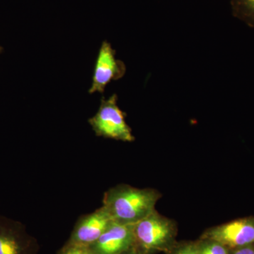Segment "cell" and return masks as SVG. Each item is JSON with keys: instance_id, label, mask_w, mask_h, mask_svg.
<instances>
[{"instance_id": "cell-1", "label": "cell", "mask_w": 254, "mask_h": 254, "mask_svg": "<svg viewBox=\"0 0 254 254\" xmlns=\"http://www.w3.org/2000/svg\"><path fill=\"white\" fill-rule=\"evenodd\" d=\"M161 196V193L155 189L120 185L105 192L103 206L114 222L135 225L154 211Z\"/></svg>"}, {"instance_id": "cell-2", "label": "cell", "mask_w": 254, "mask_h": 254, "mask_svg": "<svg viewBox=\"0 0 254 254\" xmlns=\"http://www.w3.org/2000/svg\"><path fill=\"white\" fill-rule=\"evenodd\" d=\"M177 222L156 210L133 225V247L141 254L165 252L177 242Z\"/></svg>"}, {"instance_id": "cell-3", "label": "cell", "mask_w": 254, "mask_h": 254, "mask_svg": "<svg viewBox=\"0 0 254 254\" xmlns=\"http://www.w3.org/2000/svg\"><path fill=\"white\" fill-rule=\"evenodd\" d=\"M118 96L114 93L108 99L103 96L99 109L88 120L97 136L124 142H133L135 137L126 122V113L118 105Z\"/></svg>"}, {"instance_id": "cell-4", "label": "cell", "mask_w": 254, "mask_h": 254, "mask_svg": "<svg viewBox=\"0 0 254 254\" xmlns=\"http://www.w3.org/2000/svg\"><path fill=\"white\" fill-rule=\"evenodd\" d=\"M200 238L220 242L229 250L254 244V217L237 219L208 228Z\"/></svg>"}, {"instance_id": "cell-5", "label": "cell", "mask_w": 254, "mask_h": 254, "mask_svg": "<svg viewBox=\"0 0 254 254\" xmlns=\"http://www.w3.org/2000/svg\"><path fill=\"white\" fill-rule=\"evenodd\" d=\"M126 71V65L122 60L117 59L116 51L111 44L108 41H103L95 62L92 85L88 93H104L110 82L121 79Z\"/></svg>"}, {"instance_id": "cell-6", "label": "cell", "mask_w": 254, "mask_h": 254, "mask_svg": "<svg viewBox=\"0 0 254 254\" xmlns=\"http://www.w3.org/2000/svg\"><path fill=\"white\" fill-rule=\"evenodd\" d=\"M38 250L22 223L0 215V254H38Z\"/></svg>"}, {"instance_id": "cell-7", "label": "cell", "mask_w": 254, "mask_h": 254, "mask_svg": "<svg viewBox=\"0 0 254 254\" xmlns=\"http://www.w3.org/2000/svg\"><path fill=\"white\" fill-rule=\"evenodd\" d=\"M113 222L109 213L102 206L78 220L68 242L91 247Z\"/></svg>"}, {"instance_id": "cell-8", "label": "cell", "mask_w": 254, "mask_h": 254, "mask_svg": "<svg viewBox=\"0 0 254 254\" xmlns=\"http://www.w3.org/2000/svg\"><path fill=\"white\" fill-rule=\"evenodd\" d=\"M133 225L113 222L91 248L95 254H123L133 247Z\"/></svg>"}, {"instance_id": "cell-9", "label": "cell", "mask_w": 254, "mask_h": 254, "mask_svg": "<svg viewBox=\"0 0 254 254\" xmlns=\"http://www.w3.org/2000/svg\"><path fill=\"white\" fill-rule=\"evenodd\" d=\"M232 15L254 29V0H230Z\"/></svg>"}, {"instance_id": "cell-10", "label": "cell", "mask_w": 254, "mask_h": 254, "mask_svg": "<svg viewBox=\"0 0 254 254\" xmlns=\"http://www.w3.org/2000/svg\"><path fill=\"white\" fill-rule=\"evenodd\" d=\"M195 243L200 254H230V250L217 241L199 238Z\"/></svg>"}, {"instance_id": "cell-11", "label": "cell", "mask_w": 254, "mask_h": 254, "mask_svg": "<svg viewBox=\"0 0 254 254\" xmlns=\"http://www.w3.org/2000/svg\"><path fill=\"white\" fill-rule=\"evenodd\" d=\"M166 254H200L195 242H177Z\"/></svg>"}, {"instance_id": "cell-12", "label": "cell", "mask_w": 254, "mask_h": 254, "mask_svg": "<svg viewBox=\"0 0 254 254\" xmlns=\"http://www.w3.org/2000/svg\"><path fill=\"white\" fill-rule=\"evenodd\" d=\"M58 254H95L91 247L66 242Z\"/></svg>"}, {"instance_id": "cell-13", "label": "cell", "mask_w": 254, "mask_h": 254, "mask_svg": "<svg viewBox=\"0 0 254 254\" xmlns=\"http://www.w3.org/2000/svg\"><path fill=\"white\" fill-rule=\"evenodd\" d=\"M230 254H254V244L230 250Z\"/></svg>"}, {"instance_id": "cell-14", "label": "cell", "mask_w": 254, "mask_h": 254, "mask_svg": "<svg viewBox=\"0 0 254 254\" xmlns=\"http://www.w3.org/2000/svg\"><path fill=\"white\" fill-rule=\"evenodd\" d=\"M123 254H141L139 252H137L135 249L132 248L131 250H128V252H125Z\"/></svg>"}, {"instance_id": "cell-15", "label": "cell", "mask_w": 254, "mask_h": 254, "mask_svg": "<svg viewBox=\"0 0 254 254\" xmlns=\"http://www.w3.org/2000/svg\"><path fill=\"white\" fill-rule=\"evenodd\" d=\"M2 50H3V48H1V46H0V53H1V52H2Z\"/></svg>"}]
</instances>
